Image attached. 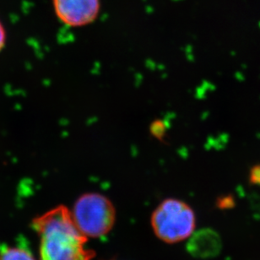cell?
I'll return each instance as SVG.
<instances>
[{
  "label": "cell",
  "mask_w": 260,
  "mask_h": 260,
  "mask_svg": "<svg viewBox=\"0 0 260 260\" xmlns=\"http://www.w3.org/2000/svg\"><path fill=\"white\" fill-rule=\"evenodd\" d=\"M250 180L253 183H260V166H256L251 170Z\"/></svg>",
  "instance_id": "ba28073f"
},
{
  "label": "cell",
  "mask_w": 260,
  "mask_h": 260,
  "mask_svg": "<svg viewBox=\"0 0 260 260\" xmlns=\"http://www.w3.org/2000/svg\"><path fill=\"white\" fill-rule=\"evenodd\" d=\"M6 43H7V31L2 21L0 20V53L5 48Z\"/></svg>",
  "instance_id": "52a82bcc"
},
{
  "label": "cell",
  "mask_w": 260,
  "mask_h": 260,
  "mask_svg": "<svg viewBox=\"0 0 260 260\" xmlns=\"http://www.w3.org/2000/svg\"><path fill=\"white\" fill-rule=\"evenodd\" d=\"M72 217L78 229L86 238H100L113 228L115 209L105 196L86 193L75 203Z\"/></svg>",
  "instance_id": "3957f363"
},
{
  "label": "cell",
  "mask_w": 260,
  "mask_h": 260,
  "mask_svg": "<svg viewBox=\"0 0 260 260\" xmlns=\"http://www.w3.org/2000/svg\"><path fill=\"white\" fill-rule=\"evenodd\" d=\"M0 260H37L24 246H0Z\"/></svg>",
  "instance_id": "8992f818"
},
{
  "label": "cell",
  "mask_w": 260,
  "mask_h": 260,
  "mask_svg": "<svg viewBox=\"0 0 260 260\" xmlns=\"http://www.w3.org/2000/svg\"><path fill=\"white\" fill-rule=\"evenodd\" d=\"M220 239L217 233L210 230H202L193 236L188 244V250L198 257H210L220 251Z\"/></svg>",
  "instance_id": "5b68a950"
},
{
  "label": "cell",
  "mask_w": 260,
  "mask_h": 260,
  "mask_svg": "<svg viewBox=\"0 0 260 260\" xmlns=\"http://www.w3.org/2000/svg\"><path fill=\"white\" fill-rule=\"evenodd\" d=\"M56 16L70 27H82L94 22L101 10L100 0H53Z\"/></svg>",
  "instance_id": "277c9868"
},
{
  "label": "cell",
  "mask_w": 260,
  "mask_h": 260,
  "mask_svg": "<svg viewBox=\"0 0 260 260\" xmlns=\"http://www.w3.org/2000/svg\"><path fill=\"white\" fill-rule=\"evenodd\" d=\"M33 228L40 239L42 260H91L92 254L85 248L86 237L80 233L72 214L64 206H58L35 218Z\"/></svg>",
  "instance_id": "6da1fadb"
},
{
  "label": "cell",
  "mask_w": 260,
  "mask_h": 260,
  "mask_svg": "<svg viewBox=\"0 0 260 260\" xmlns=\"http://www.w3.org/2000/svg\"><path fill=\"white\" fill-rule=\"evenodd\" d=\"M153 230L166 243H175L189 238L195 228L193 210L180 200H167L153 213Z\"/></svg>",
  "instance_id": "7a4b0ae2"
}]
</instances>
